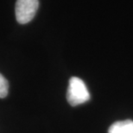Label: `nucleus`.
<instances>
[{"mask_svg": "<svg viewBox=\"0 0 133 133\" xmlns=\"http://www.w3.org/2000/svg\"><path fill=\"white\" fill-rule=\"evenodd\" d=\"M67 100L71 106H78L90 100V94L86 84L80 78L73 76L69 80Z\"/></svg>", "mask_w": 133, "mask_h": 133, "instance_id": "f257e3e1", "label": "nucleus"}, {"mask_svg": "<svg viewBox=\"0 0 133 133\" xmlns=\"http://www.w3.org/2000/svg\"><path fill=\"white\" fill-rule=\"evenodd\" d=\"M39 6L38 0H16V18L18 23L26 24L34 18Z\"/></svg>", "mask_w": 133, "mask_h": 133, "instance_id": "f03ea898", "label": "nucleus"}, {"mask_svg": "<svg viewBox=\"0 0 133 133\" xmlns=\"http://www.w3.org/2000/svg\"><path fill=\"white\" fill-rule=\"evenodd\" d=\"M108 133H133V121L130 119L118 121L110 126Z\"/></svg>", "mask_w": 133, "mask_h": 133, "instance_id": "7ed1b4c3", "label": "nucleus"}, {"mask_svg": "<svg viewBox=\"0 0 133 133\" xmlns=\"http://www.w3.org/2000/svg\"><path fill=\"white\" fill-rule=\"evenodd\" d=\"M8 89H9L8 81L0 73V98L6 97L8 95Z\"/></svg>", "mask_w": 133, "mask_h": 133, "instance_id": "20e7f679", "label": "nucleus"}]
</instances>
